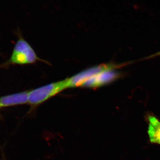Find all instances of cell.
<instances>
[{
  "label": "cell",
  "instance_id": "obj_3",
  "mask_svg": "<svg viewBox=\"0 0 160 160\" xmlns=\"http://www.w3.org/2000/svg\"><path fill=\"white\" fill-rule=\"evenodd\" d=\"M130 62H126L122 64L109 63L101 64L98 66H93L81 71L77 74L74 75L71 78H68V86L69 88L81 87L82 85L87 80L89 79L95 75L101 72L108 69H117L130 64Z\"/></svg>",
  "mask_w": 160,
  "mask_h": 160
},
{
  "label": "cell",
  "instance_id": "obj_7",
  "mask_svg": "<svg viewBox=\"0 0 160 160\" xmlns=\"http://www.w3.org/2000/svg\"><path fill=\"white\" fill-rule=\"evenodd\" d=\"M159 56H160V51L156 53H155L154 54L150 55V56H149L147 57L144 58V59H149L152 58Z\"/></svg>",
  "mask_w": 160,
  "mask_h": 160
},
{
  "label": "cell",
  "instance_id": "obj_6",
  "mask_svg": "<svg viewBox=\"0 0 160 160\" xmlns=\"http://www.w3.org/2000/svg\"><path fill=\"white\" fill-rule=\"evenodd\" d=\"M148 134L149 141L153 144L160 145V121L152 115L148 116Z\"/></svg>",
  "mask_w": 160,
  "mask_h": 160
},
{
  "label": "cell",
  "instance_id": "obj_2",
  "mask_svg": "<svg viewBox=\"0 0 160 160\" xmlns=\"http://www.w3.org/2000/svg\"><path fill=\"white\" fill-rule=\"evenodd\" d=\"M38 61L45 62L38 56L26 40L20 37L15 45L9 62L13 65H24L33 64Z\"/></svg>",
  "mask_w": 160,
  "mask_h": 160
},
{
  "label": "cell",
  "instance_id": "obj_4",
  "mask_svg": "<svg viewBox=\"0 0 160 160\" xmlns=\"http://www.w3.org/2000/svg\"><path fill=\"white\" fill-rule=\"evenodd\" d=\"M124 76V73L116 69H108L99 72L86 81L81 87L96 89L106 86Z\"/></svg>",
  "mask_w": 160,
  "mask_h": 160
},
{
  "label": "cell",
  "instance_id": "obj_1",
  "mask_svg": "<svg viewBox=\"0 0 160 160\" xmlns=\"http://www.w3.org/2000/svg\"><path fill=\"white\" fill-rule=\"evenodd\" d=\"M68 82L69 79L67 78L29 91L28 103L31 106V110L35 109L64 89L69 88Z\"/></svg>",
  "mask_w": 160,
  "mask_h": 160
},
{
  "label": "cell",
  "instance_id": "obj_5",
  "mask_svg": "<svg viewBox=\"0 0 160 160\" xmlns=\"http://www.w3.org/2000/svg\"><path fill=\"white\" fill-rule=\"evenodd\" d=\"M29 92L24 91L0 97V109L28 103Z\"/></svg>",
  "mask_w": 160,
  "mask_h": 160
}]
</instances>
